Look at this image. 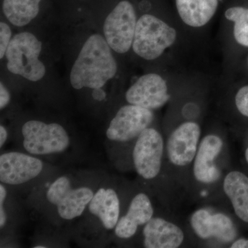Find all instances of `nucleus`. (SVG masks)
Returning <instances> with one entry per match:
<instances>
[{
  "label": "nucleus",
  "mask_w": 248,
  "mask_h": 248,
  "mask_svg": "<svg viewBox=\"0 0 248 248\" xmlns=\"http://www.w3.org/2000/svg\"><path fill=\"white\" fill-rule=\"evenodd\" d=\"M186 33L178 22L166 20L146 14L138 17L132 50L147 62H155L171 55L180 45Z\"/></svg>",
  "instance_id": "1"
},
{
  "label": "nucleus",
  "mask_w": 248,
  "mask_h": 248,
  "mask_svg": "<svg viewBox=\"0 0 248 248\" xmlns=\"http://www.w3.org/2000/svg\"><path fill=\"white\" fill-rule=\"evenodd\" d=\"M110 46L94 34L85 42L72 68L70 81L74 89L102 88L117 74V63Z\"/></svg>",
  "instance_id": "2"
},
{
  "label": "nucleus",
  "mask_w": 248,
  "mask_h": 248,
  "mask_svg": "<svg viewBox=\"0 0 248 248\" xmlns=\"http://www.w3.org/2000/svg\"><path fill=\"white\" fill-rule=\"evenodd\" d=\"M42 48V42L31 32L15 35L5 55L8 70L29 81H40L46 74L45 64L39 60Z\"/></svg>",
  "instance_id": "3"
},
{
  "label": "nucleus",
  "mask_w": 248,
  "mask_h": 248,
  "mask_svg": "<svg viewBox=\"0 0 248 248\" xmlns=\"http://www.w3.org/2000/svg\"><path fill=\"white\" fill-rule=\"evenodd\" d=\"M173 79L157 73H148L137 79L125 93L126 102L155 110L161 108L172 99Z\"/></svg>",
  "instance_id": "4"
},
{
  "label": "nucleus",
  "mask_w": 248,
  "mask_h": 248,
  "mask_svg": "<svg viewBox=\"0 0 248 248\" xmlns=\"http://www.w3.org/2000/svg\"><path fill=\"white\" fill-rule=\"evenodd\" d=\"M23 145L26 151L36 155L62 153L70 144L65 129L56 123L46 124L31 120L22 127Z\"/></svg>",
  "instance_id": "5"
},
{
  "label": "nucleus",
  "mask_w": 248,
  "mask_h": 248,
  "mask_svg": "<svg viewBox=\"0 0 248 248\" xmlns=\"http://www.w3.org/2000/svg\"><path fill=\"white\" fill-rule=\"evenodd\" d=\"M138 19L135 7L128 0L121 1L107 16L104 38L116 53L125 54L132 49Z\"/></svg>",
  "instance_id": "6"
},
{
  "label": "nucleus",
  "mask_w": 248,
  "mask_h": 248,
  "mask_svg": "<svg viewBox=\"0 0 248 248\" xmlns=\"http://www.w3.org/2000/svg\"><path fill=\"white\" fill-rule=\"evenodd\" d=\"M165 143L161 134L149 127L137 138L133 153V164L139 175L147 180L159 175L162 167Z\"/></svg>",
  "instance_id": "7"
},
{
  "label": "nucleus",
  "mask_w": 248,
  "mask_h": 248,
  "mask_svg": "<svg viewBox=\"0 0 248 248\" xmlns=\"http://www.w3.org/2000/svg\"><path fill=\"white\" fill-rule=\"evenodd\" d=\"M202 138L198 122L187 120L178 125L170 134L166 152L170 162L177 168H185L195 159Z\"/></svg>",
  "instance_id": "8"
},
{
  "label": "nucleus",
  "mask_w": 248,
  "mask_h": 248,
  "mask_svg": "<svg viewBox=\"0 0 248 248\" xmlns=\"http://www.w3.org/2000/svg\"><path fill=\"white\" fill-rule=\"evenodd\" d=\"M93 196L92 190L89 187L72 188L71 182L66 177L56 179L46 193L47 200L56 205L60 216L66 220L81 216Z\"/></svg>",
  "instance_id": "9"
},
{
  "label": "nucleus",
  "mask_w": 248,
  "mask_h": 248,
  "mask_svg": "<svg viewBox=\"0 0 248 248\" xmlns=\"http://www.w3.org/2000/svg\"><path fill=\"white\" fill-rule=\"evenodd\" d=\"M154 120L153 110L128 104L120 108L111 121L107 130V138L112 141H130L151 127Z\"/></svg>",
  "instance_id": "10"
},
{
  "label": "nucleus",
  "mask_w": 248,
  "mask_h": 248,
  "mask_svg": "<svg viewBox=\"0 0 248 248\" xmlns=\"http://www.w3.org/2000/svg\"><path fill=\"white\" fill-rule=\"evenodd\" d=\"M178 22L186 35L208 30L218 12L220 0H175Z\"/></svg>",
  "instance_id": "11"
},
{
  "label": "nucleus",
  "mask_w": 248,
  "mask_h": 248,
  "mask_svg": "<svg viewBox=\"0 0 248 248\" xmlns=\"http://www.w3.org/2000/svg\"><path fill=\"white\" fill-rule=\"evenodd\" d=\"M223 146V139L217 134H208L202 139L192 163V172L197 182L210 185L219 179L221 172L217 166L216 159Z\"/></svg>",
  "instance_id": "12"
},
{
  "label": "nucleus",
  "mask_w": 248,
  "mask_h": 248,
  "mask_svg": "<svg viewBox=\"0 0 248 248\" xmlns=\"http://www.w3.org/2000/svg\"><path fill=\"white\" fill-rule=\"evenodd\" d=\"M43 169V162L34 156L17 153L0 156V181L10 185H19L34 179Z\"/></svg>",
  "instance_id": "13"
},
{
  "label": "nucleus",
  "mask_w": 248,
  "mask_h": 248,
  "mask_svg": "<svg viewBox=\"0 0 248 248\" xmlns=\"http://www.w3.org/2000/svg\"><path fill=\"white\" fill-rule=\"evenodd\" d=\"M146 248H178L185 241V233L176 223L161 217H153L143 230Z\"/></svg>",
  "instance_id": "14"
},
{
  "label": "nucleus",
  "mask_w": 248,
  "mask_h": 248,
  "mask_svg": "<svg viewBox=\"0 0 248 248\" xmlns=\"http://www.w3.org/2000/svg\"><path fill=\"white\" fill-rule=\"evenodd\" d=\"M154 215L153 204L148 196L139 193L131 201L128 212L119 219L115 228L117 237L128 239L136 234L139 227L145 226Z\"/></svg>",
  "instance_id": "15"
},
{
  "label": "nucleus",
  "mask_w": 248,
  "mask_h": 248,
  "mask_svg": "<svg viewBox=\"0 0 248 248\" xmlns=\"http://www.w3.org/2000/svg\"><path fill=\"white\" fill-rule=\"evenodd\" d=\"M223 190L236 218L248 227V174L234 170L227 173Z\"/></svg>",
  "instance_id": "16"
},
{
  "label": "nucleus",
  "mask_w": 248,
  "mask_h": 248,
  "mask_svg": "<svg viewBox=\"0 0 248 248\" xmlns=\"http://www.w3.org/2000/svg\"><path fill=\"white\" fill-rule=\"evenodd\" d=\"M222 42L231 39L235 45L248 48V8L233 6L223 13Z\"/></svg>",
  "instance_id": "17"
},
{
  "label": "nucleus",
  "mask_w": 248,
  "mask_h": 248,
  "mask_svg": "<svg viewBox=\"0 0 248 248\" xmlns=\"http://www.w3.org/2000/svg\"><path fill=\"white\" fill-rule=\"evenodd\" d=\"M89 210L102 221L107 230L114 229L119 221L120 203L113 189L100 188L89 203Z\"/></svg>",
  "instance_id": "18"
},
{
  "label": "nucleus",
  "mask_w": 248,
  "mask_h": 248,
  "mask_svg": "<svg viewBox=\"0 0 248 248\" xmlns=\"http://www.w3.org/2000/svg\"><path fill=\"white\" fill-rule=\"evenodd\" d=\"M42 0H4L3 11L11 24L16 27L27 25L37 17Z\"/></svg>",
  "instance_id": "19"
},
{
  "label": "nucleus",
  "mask_w": 248,
  "mask_h": 248,
  "mask_svg": "<svg viewBox=\"0 0 248 248\" xmlns=\"http://www.w3.org/2000/svg\"><path fill=\"white\" fill-rule=\"evenodd\" d=\"M212 234L223 244H232L237 239V229L231 217L222 213H212Z\"/></svg>",
  "instance_id": "20"
},
{
  "label": "nucleus",
  "mask_w": 248,
  "mask_h": 248,
  "mask_svg": "<svg viewBox=\"0 0 248 248\" xmlns=\"http://www.w3.org/2000/svg\"><path fill=\"white\" fill-rule=\"evenodd\" d=\"M190 225L199 239L205 241L213 239L212 213L208 209H198L194 212L191 215Z\"/></svg>",
  "instance_id": "21"
},
{
  "label": "nucleus",
  "mask_w": 248,
  "mask_h": 248,
  "mask_svg": "<svg viewBox=\"0 0 248 248\" xmlns=\"http://www.w3.org/2000/svg\"><path fill=\"white\" fill-rule=\"evenodd\" d=\"M235 109L240 115L248 119V84L240 87L234 95Z\"/></svg>",
  "instance_id": "22"
},
{
  "label": "nucleus",
  "mask_w": 248,
  "mask_h": 248,
  "mask_svg": "<svg viewBox=\"0 0 248 248\" xmlns=\"http://www.w3.org/2000/svg\"><path fill=\"white\" fill-rule=\"evenodd\" d=\"M11 29L6 23H0V58H4L6 50L11 40Z\"/></svg>",
  "instance_id": "23"
},
{
  "label": "nucleus",
  "mask_w": 248,
  "mask_h": 248,
  "mask_svg": "<svg viewBox=\"0 0 248 248\" xmlns=\"http://www.w3.org/2000/svg\"><path fill=\"white\" fill-rule=\"evenodd\" d=\"M7 192L2 184L0 185V227L2 228L6 223V215L4 209V203Z\"/></svg>",
  "instance_id": "24"
},
{
  "label": "nucleus",
  "mask_w": 248,
  "mask_h": 248,
  "mask_svg": "<svg viewBox=\"0 0 248 248\" xmlns=\"http://www.w3.org/2000/svg\"><path fill=\"white\" fill-rule=\"evenodd\" d=\"M10 100L11 95L9 91L6 89L2 82L0 83V109H4L9 104Z\"/></svg>",
  "instance_id": "25"
},
{
  "label": "nucleus",
  "mask_w": 248,
  "mask_h": 248,
  "mask_svg": "<svg viewBox=\"0 0 248 248\" xmlns=\"http://www.w3.org/2000/svg\"><path fill=\"white\" fill-rule=\"evenodd\" d=\"M231 248H248V238H238L230 246Z\"/></svg>",
  "instance_id": "26"
},
{
  "label": "nucleus",
  "mask_w": 248,
  "mask_h": 248,
  "mask_svg": "<svg viewBox=\"0 0 248 248\" xmlns=\"http://www.w3.org/2000/svg\"><path fill=\"white\" fill-rule=\"evenodd\" d=\"M92 96L93 99L95 100L99 101V102H102L107 97V94H106L105 91L102 90V88H99V89H93Z\"/></svg>",
  "instance_id": "27"
},
{
  "label": "nucleus",
  "mask_w": 248,
  "mask_h": 248,
  "mask_svg": "<svg viewBox=\"0 0 248 248\" xmlns=\"http://www.w3.org/2000/svg\"><path fill=\"white\" fill-rule=\"evenodd\" d=\"M8 138L6 129L3 125L0 126V147H2Z\"/></svg>",
  "instance_id": "28"
},
{
  "label": "nucleus",
  "mask_w": 248,
  "mask_h": 248,
  "mask_svg": "<svg viewBox=\"0 0 248 248\" xmlns=\"http://www.w3.org/2000/svg\"><path fill=\"white\" fill-rule=\"evenodd\" d=\"M245 160H246V164L248 165V146L246 148L244 153Z\"/></svg>",
  "instance_id": "29"
},
{
  "label": "nucleus",
  "mask_w": 248,
  "mask_h": 248,
  "mask_svg": "<svg viewBox=\"0 0 248 248\" xmlns=\"http://www.w3.org/2000/svg\"><path fill=\"white\" fill-rule=\"evenodd\" d=\"M46 247H45V246H35V248H46Z\"/></svg>",
  "instance_id": "30"
},
{
  "label": "nucleus",
  "mask_w": 248,
  "mask_h": 248,
  "mask_svg": "<svg viewBox=\"0 0 248 248\" xmlns=\"http://www.w3.org/2000/svg\"><path fill=\"white\" fill-rule=\"evenodd\" d=\"M247 66H248V59H247Z\"/></svg>",
  "instance_id": "31"
}]
</instances>
